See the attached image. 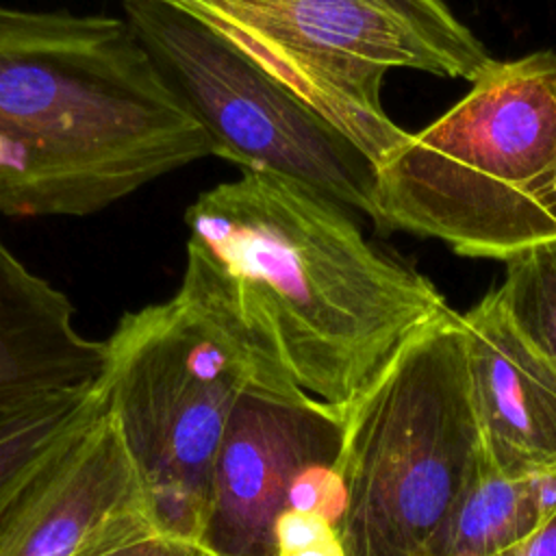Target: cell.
<instances>
[{"mask_svg": "<svg viewBox=\"0 0 556 556\" xmlns=\"http://www.w3.org/2000/svg\"><path fill=\"white\" fill-rule=\"evenodd\" d=\"M187 248L224 282L256 352L302 391L350 406L450 304L410 265L371 245L345 206L269 172L202 191Z\"/></svg>", "mask_w": 556, "mask_h": 556, "instance_id": "obj_1", "label": "cell"}, {"mask_svg": "<svg viewBox=\"0 0 556 556\" xmlns=\"http://www.w3.org/2000/svg\"><path fill=\"white\" fill-rule=\"evenodd\" d=\"M206 156L124 15L0 2V215L87 217Z\"/></svg>", "mask_w": 556, "mask_h": 556, "instance_id": "obj_2", "label": "cell"}, {"mask_svg": "<svg viewBox=\"0 0 556 556\" xmlns=\"http://www.w3.org/2000/svg\"><path fill=\"white\" fill-rule=\"evenodd\" d=\"M369 219L458 256L513 261L556 243V52L493 61L378 165Z\"/></svg>", "mask_w": 556, "mask_h": 556, "instance_id": "obj_3", "label": "cell"}, {"mask_svg": "<svg viewBox=\"0 0 556 556\" xmlns=\"http://www.w3.org/2000/svg\"><path fill=\"white\" fill-rule=\"evenodd\" d=\"M104 343L106 408L143 506L163 530L198 541L241 393L258 380H291L256 352L224 282L191 248L176 293L124 313Z\"/></svg>", "mask_w": 556, "mask_h": 556, "instance_id": "obj_4", "label": "cell"}, {"mask_svg": "<svg viewBox=\"0 0 556 556\" xmlns=\"http://www.w3.org/2000/svg\"><path fill=\"white\" fill-rule=\"evenodd\" d=\"M341 413L334 530L345 556H424L489 465L460 313L447 308L408 337Z\"/></svg>", "mask_w": 556, "mask_h": 556, "instance_id": "obj_5", "label": "cell"}, {"mask_svg": "<svg viewBox=\"0 0 556 556\" xmlns=\"http://www.w3.org/2000/svg\"><path fill=\"white\" fill-rule=\"evenodd\" d=\"M119 7L213 141L215 156L239 172L291 178L371 215L376 163L356 143L198 17L163 0H119Z\"/></svg>", "mask_w": 556, "mask_h": 556, "instance_id": "obj_6", "label": "cell"}, {"mask_svg": "<svg viewBox=\"0 0 556 556\" xmlns=\"http://www.w3.org/2000/svg\"><path fill=\"white\" fill-rule=\"evenodd\" d=\"M213 28L376 165L406 139L382 109L389 70L454 78L397 20L354 0H163Z\"/></svg>", "mask_w": 556, "mask_h": 556, "instance_id": "obj_7", "label": "cell"}, {"mask_svg": "<svg viewBox=\"0 0 556 556\" xmlns=\"http://www.w3.org/2000/svg\"><path fill=\"white\" fill-rule=\"evenodd\" d=\"M343 413L298 384L258 380L230 417L198 543L211 556H278L276 523L295 486L337 465Z\"/></svg>", "mask_w": 556, "mask_h": 556, "instance_id": "obj_8", "label": "cell"}, {"mask_svg": "<svg viewBox=\"0 0 556 556\" xmlns=\"http://www.w3.org/2000/svg\"><path fill=\"white\" fill-rule=\"evenodd\" d=\"M74 315L0 235V441L102 384L106 343L83 334Z\"/></svg>", "mask_w": 556, "mask_h": 556, "instance_id": "obj_9", "label": "cell"}, {"mask_svg": "<svg viewBox=\"0 0 556 556\" xmlns=\"http://www.w3.org/2000/svg\"><path fill=\"white\" fill-rule=\"evenodd\" d=\"M460 319L491 467L506 478L556 471V369L517 332L495 289Z\"/></svg>", "mask_w": 556, "mask_h": 556, "instance_id": "obj_10", "label": "cell"}, {"mask_svg": "<svg viewBox=\"0 0 556 556\" xmlns=\"http://www.w3.org/2000/svg\"><path fill=\"white\" fill-rule=\"evenodd\" d=\"M143 504L106 404L15 495L0 517V556H72L113 513Z\"/></svg>", "mask_w": 556, "mask_h": 556, "instance_id": "obj_11", "label": "cell"}, {"mask_svg": "<svg viewBox=\"0 0 556 556\" xmlns=\"http://www.w3.org/2000/svg\"><path fill=\"white\" fill-rule=\"evenodd\" d=\"M543 521L528 478H506L489 463L460 495L424 556H497L526 541Z\"/></svg>", "mask_w": 556, "mask_h": 556, "instance_id": "obj_12", "label": "cell"}, {"mask_svg": "<svg viewBox=\"0 0 556 556\" xmlns=\"http://www.w3.org/2000/svg\"><path fill=\"white\" fill-rule=\"evenodd\" d=\"M104 387L59 404L0 441V517L26 482L104 408Z\"/></svg>", "mask_w": 556, "mask_h": 556, "instance_id": "obj_13", "label": "cell"}, {"mask_svg": "<svg viewBox=\"0 0 556 556\" xmlns=\"http://www.w3.org/2000/svg\"><path fill=\"white\" fill-rule=\"evenodd\" d=\"M495 291L517 332L556 369V243L508 261Z\"/></svg>", "mask_w": 556, "mask_h": 556, "instance_id": "obj_14", "label": "cell"}, {"mask_svg": "<svg viewBox=\"0 0 556 556\" xmlns=\"http://www.w3.org/2000/svg\"><path fill=\"white\" fill-rule=\"evenodd\" d=\"M417 33L452 67L454 78L473 80L495 59L445 0H354Z\"/></svg>", "mask_w": 556, "mask_h": 556, "instance_id": "obj_15", "label": "cell"}, {"mask_svg": "<svg viewBox=\"0 0 556 556\" xmlns=\"http://www.w3.org/2000/svg\"><path fill=\"white\" fill-rule=\"evenodd\" d=\"M72 556H211L198 541L163 530L143 504L106 517Z\"/></svg>", "mask_w": 556, "mask_h": 556, "instance_id": "obj_16", "label": "cell"}, {"mask_svg": "<svg viewBox=\"0 0 556 556\" xmlns=\"http://www.w3.org/2000/svg\"><path fill=\"white\" fill-rule=\"evenodd\" d=\"M332 534H337L334 523L321 513L287 510L276 523L278 556H293Z\"/></svg>", "mask_w": 556, "mask_h": 556, "instance_id": "obj_17", "label": "cell"}, {"mask_svg": "<svg viewBox=\"0 0 556 556\" xmlns=\"http://www.w3.org/2000/svg\"><path fill=\"white\" fill-rule=\"evenodd\" d=\"M497 556H556V513L545 519L526 541Z\"/></svg>", "mask_w": 556, "mask_h": 556, "instance_id": "obj_18", "label": "cell"}, {"mask_svg": "<svg viewBox=\"0 0 556 556\" xmlns=\"http://www.w3.org/2000/svg\"><path fill=\"white\" fill-rule=\"evenodd\" d=\"M532 500L543 519H549L556 513V471H545L528 478Z\"/></svg>", "mask_w": 556, "mask_h": 556, "instance_id": "obj_19", "label": "cell"}, {"mask_svg": "<svg viewBox=\"0 0 556 556\" xmlns=\"http://www.w3.org/2000/svg\"><path fill=\"white\" fill-rule=\"evenodd\" d=\"M293 556H345V552H343V545H341L339 536L332 534V536H328V539H324V541H319V543H315V545H311V547H306V549H302Z\"/></svg>", "mask_w": 556, "mask_h": 556, "instance_id": "obj_20", "label": "cell"}]
</instances>
